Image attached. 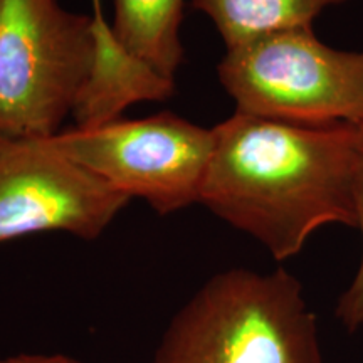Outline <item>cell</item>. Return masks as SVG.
<instances>
[{
	"label": "cell",
	"mask_w": 363,
	"mask_h": 363,
	"mask_svg": "<svg viewBox=\"0 0 363 363\" xmlns=\"http://www.w3.org/2000/svg\"><path fill=\"white\" fill-rule=\"evenodd\" d=\"M185 0H113L111 30L130 54L174 79L184 62Z\"/></svg>",
	"instance_id": "8"
},
{
	"label": "cell",
	"mask_w": 363,
	"mask_h": 363,
	"mask_svg": "<svg viewBox=\"0 0 363 363\" xmlns=\"http://www.w3.org/2000/svg\"><path fill=\"white\" fill-rule=\"evenodd\" d=\"M355 128V170H353V197L357 208V229L363 240V120ZM338 321L348 333H355L363 326V249L358 269L350 286L345 289L335 310Z\"/></svg>",
	"instance_id": "10"
},
{
	"label": "cell",
	"mask_w": 363,
	"mask_h": 363,
	"mask_svg": "<svg viewBox=\"0 0 363 363\" xmlns=\"http://www.w3.org/2000/svg\"><path fill=\"white\" fill-rule=\"evenodd\" d=\"M0 363H83L66 353H17L0 357Z\"/></svg>",
	"instance_id": "11"
},
{
	"label": "cell",
	"mask_w": 363,
	"mask_h": 363,
	"mask_svg": "<svg viewBox=\"0 0 363 363\" xmlns=\"http://www.w3.org/2000/svg\"><path fill=\"white\" fill-rule=\"evenodd\" d=\"M93 56V16L67 11L59 0H0V133H59Z\"/></svg>",
	"instance_id": "4"
},
{
	"label": "cell",
	"mask_w": 363,
	"mask_h": 363,
	"mask_svg": "<svg viewBox=\"0 0 363 363\" xmlns=\"http://www.w3.org/2000/svg\"><path fill=\"white\" fill-rule=\"evenodd\" d=\"M152 363H325L315 313L284 267H230L175 313Z\"/></svg>",
	"instance_id": "2"
},
{
	"label": "cell",
	"mask_w": 363,
	"mask_h": 363,
	"mask_svg": "<svg viewBox=\"0 0 363 363\" xmlns=\"http://www.w3.org/2000/svg\"><path fill=\"white\" fill-rule=\"evenodd\" d=\"M348 0H192V9L206 13L225 49L238 48L281 30L313 27L325 9Z\"/></svg>",
	"instance_id": "9"
},
{
	"label": "cell",
	"mask_w": 363,
	"mask_h": 363,
	"mask_svg": "<svg viewBox=\"0 0 363 363\" xmlns=\"http://www.w3.org/2000/svg\"><path fill=\"white\" fill-rule=\"evenodd\" d=\"M130 201L45 138L0 133V244L40 233L96 240Z\"/></svg>",
	"instance_id": "6"
},
{
	"label": "cell",
	"mask_w": 363,
	"mask_h": 363,
	"mask_svg": "<svg viewBox=\"0 0 363 363\" xmlns=\"http://www.w3.org/2000/svg\"><path fill=\"white\" fill-rule=\"evenodd\" d=\"M93 17V65L71 115L78 128L115 121L131 104L174 96L175 81L152 69L118 43L98 2H94Z\"/></svg>",
	"instance_id": "7"
},
{
	"label": "cell",
	"mask_w": 363,
	"mask_h": 363,
	"mask_svg": "<svg viewBox=\"0 0 363 363\" xmlns=\"http://www.w3.org/2000/svg\"><path fill=\"white\" fill-rule=\"evenodd\" d=\"M353 170V125L298 126L234 111L214 126L199 203L281 262L321 227L357 229Z\"/></svg>",
	"instance_id": "1"
},
{
	"label": "cell",
	"mask_w": 363,
	"mask_h": 363,
	"mask_svg": "<svg viewBox=\"0 0 363 363\" xmlns=\"http://www.w3.org/2000/svg\"><path fill=\"white\" fill-rule=\"evenodd\" d=\"M45 140L110 189L169 216L199 203L214 128L162 111L140 120L118 118L93 128L74 126Z\"/></svg>",
	"instance_id": "5"
},
{
	"label": "cell",
	"mask_w": 363,
	"mask_h": 363,
	"mask_svg": "<svg viewBox=\"0 0 363 363\" xmlns=\"http://www.w3.org/2000/svg\"><path fill=\"white\" fill-rule=\"evenodd\" d=\"M217 76L242 115L298 126L363 120V51L331 48L313 27L225 49Z\"/></svg>",
	"instance_id": "3"
}]
</instances>
